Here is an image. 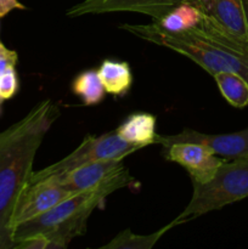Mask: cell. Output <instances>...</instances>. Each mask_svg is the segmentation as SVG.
Here are the masks:
<instances>
[{
  "instance_id": "cell-9",
  "label": "cell",
  "mask_w": 248,
  "mask_h": 249,
  "mask_svg": "<svg viewBox=\"0 0 248 249\" xmlns=\"http://www.w3.org/2000/svg\"><path fill=\"white\" fill-rule=\"evenodd\" d=\"M165 160L180 164L189 172L192 182L211 179L224 160L216 157L206 146L195 142H177L163 147Z\"/></svg>"
},
{
  "instance_id": "cell-10",
  "label": "cell",
  "mask_w": 248,
  "mask_h": 249,
  "mask_svg": "<svg viewBox=\"0 0 248 249\" xmlns=\"http://www.w3.org/2000/svg\"><path fill=\"white\" fill-rule=\"evenodd\" d=\"M190 0H85L67 11V16L79 17L88 14L130 11L145 14L159 21L177 5Z\"/></svg>"
},
{
  "instance_id": "cell-5",
  "label": "cell",
  "mask_w": 248,
  "mask_h": 249,
  "mask_svg": "<svg viewBox=\"0 0 248 249\" xmlns=\"http://www.w3.org/2000/svg\"><path fill=\"white\" fill-rule=\"evenodd\" d=\"M141 150V147L126 142L117 134L109 131L102 135H88L83 142L63 160L33 173L31 182L40 181L53 174H62L89 163L108 160H124L126 156Z\"/></svg>"
},
{
  "instance_id": "cell-2",
  "label": "cell",
  "mask_w": 248,
  "mask_h": 249,
  "mask_svg": "<svg viewBox=\"0 0 248 249\" xmlns=\"http://www.w3.org/2000/svg\"><path fill=\"white\" fill-rule=\"evenodd\" d=\"M119 189L117 185H108L77 192L50 211L19 224L14 230V248L17 242L33 235L46 236L57 249L66 248L73 238L87 231V221L95 208L101 206L108 195Z\"/></svg>"
},
{
  "instance_id": "cell-8",
  "label": "cell",
  "mask_w": 248,
  "mask_h": 249,
  "mask_svg": "<svg viewBox=\"0 0 248 249\" xmlns=\"http://www.w3.org/2000/svg\"><path fill=\"white\" fill-rule=\"evenodd\" d=\"M177 142H195L206 146L214 155L237 158L248 155V128L229 134H204L185 129L175 135H157L156 143L169 146Z\"/></svg>"
},
{
  "instance_id": "cell-6",
  "label": "cell",
  "mask_w": 248,
  "mask_h": 249,
  "mask_svg": "<svg viewBox=\"0 0 248 249\" xmlns=\"http://www.w3.org/2000/svg\"><path fill=\"white\" fill-rule=\"evenodd\" d=\"M67 187L71 192L89 191L99 187L117 185L121 189L134 184V178L124 167L123 160H99L79 168L45 178ZM44 180V179H43Z\"/></svg>"
},
{
  "instance_id": "cell-22",
  "label": "cell",
  "mask_w": 248,
  "mask_h": 249,
  "mask_svg": "<svg viewBox=\"0 0 248 249\" xmlns=\"http://www.w3.org/2000/svg\"><path fill=\"white\" fill-rule=\"evenodd\" d=\"M243 6H245L246 19H247V26H248V0H243Z\"/></svg>"
},
{
  "instance_id": "cell-15",
  "label": "cell",
  "mask_w": 248,
  "mask_h": 249,
  "mask_svg": "<svg viewBox=\"0 0 248 249\" xmlns=\"http://www.w3.org/2000/svg\"><path fill=\"white\" fill-rule=\"evenodd\" d=\"M72 91L80 97L85 106H95L104 100L106 95L97 71L87 70L79 73L72 82Z\"/></svg>"
},
{
  "instance_id": "cell-19",
  "label": "cell",
  "mask_w": 248,
  "mask_h": 249,
  "mask_svg": "<svg viewBox=\"0 0 248 249\" xmlns=\"http://www.w3.org/2000/svg\"><path fill=\"white\" fill-rule=\"evenodd\" d=\"M15 248L19 249H57L55 243L44 235H33L15 245Z\"/></svg>"
},
{
  "instance_id": "cell-24",
  "label": "cell",
  "mask_w": 248,
  "mask_h": 249,
  "mask_svg": "<svg viewBox=\"0 0 248 249\" xmlns=\"http://www.w3.org/2000/svg\"><path fill=\"white\" fill-rule=\"evenodd\" d=\"M243 78H245V79H246V80H247V82H248V72H247V73H246V75H245V77H243Z\"/></svg>"
},
{
  "instance_id": "cell-11",
  "label": "cell",
  "mask_w": 248,
  "mask_h": 249,
  "mask_svg": "<svg viewBox=\"0 0 248 249\" xmlns=\"http://www.w3.org/2000/svg\"><path fill=\"white\" fill-rule=\"evenodd\" d=\"M202 15L248 44V26L243 0H190Z\"/></svg>"
},
{
  "instance_id": "cell-14",
  "label": "cell",
  "mask_w": 248,
  "mask_h": 249,
  "mask_svg": "<svg viewBox=\"0 0 248 249\" xmlns=\"http://www.w3.org/2000/svg\"><path fill=\"white\" fill-rule=\"evenodd\" d=\"M224 99L236 108L248 105V82L235 72H218L213 75Z\"/></svg>"
},
{
  "instance_id": "cell-3",
  "label": "cell",
  "mask_w": 248,
  "mask_h": 249,
  "mask_svg": "<svg viewBox=\"0 0 248 249\" xmlns=\"http://www.w3.org/2000/svg\"><path fill=\"white\" fill-rule=\"evenodd\" d=\"M121 28L143 40L186 56L212 75L218 72H235L245 77L248 72V57L220 48L195 29L169 32L162 28L157 22L145 26L122 24Z\"/></svg>"
},
{
  "instance_id": "cell-18",
  "label": "cell",
  "mask_w": 248,
  "mask_h": 249,
  "mask_svg": "<svg viewBox=\"0 0 248 249\" xmlns=\"http://www.w3.org/2000/svg\"><path fill=\"white\" fill-rule=\"evenodd\" d=\"M18 90V78L15 67H10L0 74V96L2 100L11 99Z\"/></svg>"
},
{
  "instance_id": "cell-20",
  "label": "cell",
  "mask_w": 248,
  "mask_h": 249,
  "mask_svg": "<svg viewBox=\"0 0 248 249\" xmlns=\"http://www.w3.org/2000/svg\"><path fill=\"white\" fill-rule=\"evenodd\" d=\"M18 60L17 53L14 50H10L2 43H0V74L5 72L7 68L15 67Z\"/></svg>"
},
{
  "instance_id": "cell-23",
  "label": "cell",
  "mask_w": 248,
  "mask_h": 249,
  "mask_svg": "<svg viewBox=\"0 0 248 249\" xmlns=\"http://www.w3.org/2000/svg\"><path fill=\"white\" fill-rule=\"evenodd\" d=\"M2 101H4V100H2L1 96H0V113H1V104H2Z\"/></svg>"
},
{
  "instance_id": "cell-4",
  "label": "cell",
  "mask_w": 248,
  "mask_h": 249,
  "mask_svg": "<svg viewBox=\"0 0 248 249\" xmlns=\"http://www.w3.org/2000/svg\"><path fill=\"white\" fill-rule=\"evenodd\" d=\"M192 187L191 199L170 223L173 228L248 197V155L224 160L208 181L192 182Z\"/></svg>"
},
{
  "instance_id": "cell-13",
  "label": "cell",
  "mask_w": 248,
  "mask_h": 249,
  "mask_svg": "<svg viewBox=\"0 0 248 249\" xmlns=\"http://www.w3.org/2000/svg\"><path fill=\"white\" fill-rule=\"evenodd\" d=\"M97 73L106 94L113 96H124L133 84V73L128 62L105 60L100 65Z\"/></svg>"
},
{
  "instance_id": "cell-12",
  "label": "cell",
  "mask_w": 248,
  "mask_h": 249,
  "mask_svg": "<svg viewBox=\"0 0 248 249\" xmlns=\"http://www.w3.org/2000/svg\"><path fill=\"white\" fill-rule=\"evenodd\" d=\"M156 122L157 119L153 114L138 112L126 117L116 131L126 142L143 148L156 143L158 135L156 133Z\"/></svg>"
},
{
  "instance_id": "cell-17",
  "label": "cell",
  "mask_w": 248,
  "mask_h": 249,
  "mask_svg": "<svg viewBox=\"0 0 248 249\" xmlns=\"http://www.w3.org/2000/svg\"><path fill=\"white\" fill-rule=\"evenodd\" d=\"M173 229L170 223L164 228L159 229L157 232L151 235H136L131 232L129 229L119 232L109 243L104 246V248L108 249H151L158 242L160 237L167 232L168 230Z\"/></svg>"
},
{
  "instance_id": "cell-16",
  "label": "cell",
  "mask_w": 248,
  "mask_h": 249,
  "mask_svg": "<svg viewBox=\"0 0 248 249\" xmlns=\"http://www.w3.org/2000/svg\"><path fill=\"white\" fill-rule=\"evenodd\" d=\"M199 19H201L199 10L194 5L184 2L170 10L159 21L155 22L169 32H182L195 28L199 23Z\"/></svg>"
},
{
  "instance_id": "cell-21",
  "label": "cell",
  "mask_w": 248,
  "mask_h": 249,
  "mask_svg": "<svg viewBox=\"0 0 248 249\" xmlns=\"http://www.w3.org/2000/svg\"><path fill=\"white\" fill-rule=\"evenodd\" d=\"M23 10L26 9L18 0H0V18L6 16L12 10Z\"/></svg>"
},
{
  "instance_id": "cell-7",
  "label": "cell",
  "mask_w": 248,
  "mask_h": 249,
  "mask_svg": "<svg viewBox=\"0 0 248 249\" xmlns=\"http://www.w3.org/2000/svg\"><path fill=\"white\" fill-rule=\"evenodd\" d=\"M74 195L67 187L50 179L31 182L22 195L12 218V229L50 211L66 198Z\"/></svg>"
},
{
  "instance_id": "cell-1",
  "label": "cell",
  "mask_w": 248,
  "mask_h": 249,
  "mask_svg": "<svg viewBox=\"0 0 248 249\" xmlns=\"http://www.w3.org/2000/svg\"><path fill=\"white\" fill-rule=\"evenodd\" d=\"M57 114L46 100L0 133V249L14 248L15 209L31 184L34 157Z\"/></svg>"
}]
</instances>
